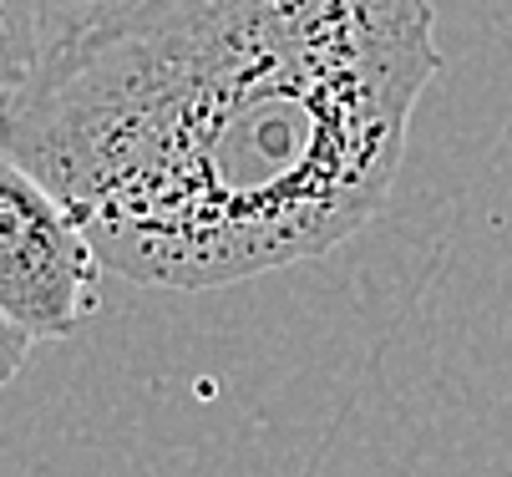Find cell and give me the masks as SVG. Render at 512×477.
Returning a JSON list of instances; mask_svg holds the SVG:
<instances>
[{"label": "cell", "instance_id": "obj_2", "mask_svg": "<svg viewBox=\"0 0 512 477\" xmlns=\"http://www.w3.org/2000/svg\"><path fill=\"white\" fill-rule=\"evenodd\" d=\"M102 254L87 229L61 209V198L36 183L21 163L0 158V330H6V376H16L26 346L77 335Z\"/></svg>", "mask_w": 512, "mask_h": 477}, {"label": "cell", "instance_id": "obj_1", "mask_svg": "<svg viewBox=\"0 0 512 477\" xmlns=\"http://www.w3.org/2000/svg\"><path fill=\"white\" fill-rule=\"evenodd\" d=\"M436 72L431 0H46L0 158L112 275L224 290L381 214Z\"/></svg>", "mask_w": 512, "mask_h": 477}, {"label": "cell", "instance_id": "obj_3", "mask_svg": "<svg viewBox=\"0 0 512 477\" xmlns=\"http://www.w3.org/2000/svg\"><path fill=\"white\" fill-rule=\"evenodd\" d=\"M46 31V0H0V97L16 92L31 72Z\"/></svg>", "mask_w": 512, "mask_h": 477}]
</instances>
